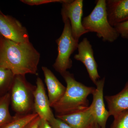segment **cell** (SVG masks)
Returning a JSON list of instances; mask_svg holds the SVG:
<instances>
[{
  "label": "cell",
  "mask_w": 128,
  "mask_h": 128,
  "mask_svg": "<svg viewBox=\"0 0 128 128\" xmlns=\"http://www.w3.org/2000/svg\"><path fill=\"white\" fill-rule=\"evenodd\" d=\"M38 128H53L49 122L45 120L41 119Z\"/></svg>",
  "instance_id": "obj_23"
},
{
  "label": "cell",
  "mask_w": 128,
  "mask_h": 128,
  "mask_svg": "<svg viewBox=\"0 0 128 128\" xmlns=\"http://www.w3.org/2000/svg\"><path fill=\"white\" fill-rule=\"evenodd\" d=\"M62 4V18L69 19L73 36L76 40L79 41L82 35L89 32L82 25L83 1L66 0Z\"/></svg>",
  "instance_id": "obj_6"
},
{
  "label": "cell",
  "mask_w": 128,
  "mask_h": 128,
  "mask_svg": "<svg viewBox=\"0 0 128 128\" xmlns=\"http://www.w3.org/2000/svg\"><path fill=\"white\" fill-rule=\"evenodd\" d=\"M90 128H100V126H98V124L96 123V122H94V123L92 124V125L90 127Z\"/></svg>",
  "instance_id": "obj_24"
},
{
  "label": "cell",
  "mask_w": 128,
  "mask_h": 128,
  "mask_svg": "<svg viewBox=\"0 0 128 128\" xmlns=\"http://www.w3.org/2000/svg\"><path fill=\"white\" fill-rule=\"evenodd\" d=\"M40 54L30 42L17 43L0 34V67L15 76L38 74Z\"/></svg>",
  "instance_id": "obj_1"
},
{
  "label": "cell",
  "mask_w": 128,
  "mask_h": 128,
  "mask_svg": "<svg viewBox=\"0 0 128 128\" xmlns=\"http://www.w3.org/2000/svg\"><path fill=\"white\" fill-rule=\"evenodd\" d=\"M49 123L53 128H72L64 121L55 117Z\"/></svg>",
  "instance_id": "obj_21"
},
{
  "label": "cell",
  "mask_w": 128,
  "mask_h": 128,
  "mask_svg": "<svg viewBox=\"0 0 128 128\" xmlns=\"http://www.w3.org/2000/svg\"><path fill=\"white\" fill-rule=\"evenodd\" d=\"M0 14H2V12L0 10Z\"/></svg>",
  "instance_id": "obj_25"
},
{
  "label": "cell",
  "mask_w": 128,
  "mask_h": 128,
  "mask_svg": "<svg viewBox=\"0 0 128 128\" xmlns=\"http://www.w3.org/2000/svg\"><path fill=\"white\" fill-rule=\"evenodd\" d=\"M64 23L62 34L56 40L58 46V55L53 68L62 75L72 66L70 57L78 48L79 41L76 40L72 34L71 25L68 18H62Z\"/></svg>",
  "instance_id": "obj_5"
},
{
  "label": "cell",
  "mask_w": 128,
  "mask_h": 128,
  "mask_svg": "<svg viewBox=\"0 0 128 128\" xmlns=\"http://www.w3.org/2000/svg\"><path fill=\"white\" fill-rule=\"evenodd\" d=\"M105 78L98 80L93 95V100L90 107L94 121L100 128H106L108 118L110 116L109 112L105 108L104 100V88Z\"/></svg>",
  "instance_id": "obj_8"
},
{
  "label": "cell",
  "mask_w": 128,
  "mask_h": 128,
  "mask_svg": "<svg viewBox=\"0 0 128 128\" xmlns=\"http://www.w3.org/2000/svg\"><path fill=\"white\" fill-rule=\"evenodd\" d=\"M66 0H22L20 1L25 4L30 6H36L51 2H60L63 3Z\"/></svg>",
  "instance_id": "obj_19"
},
{
  "label": "cell",
  "mask_w": 128,
  "mask_h": 128,
  "mask_svg": "<svg viewBox=\"0 0 128 128\" xmlns=\"http://www.w3.org/2000/svg\"><path fill=\"white\" fill-rule=\"evenodd\" d=\"M114 118L110 128H128V110L119 113Z\"/></svg>",
  "instance_id": "obj_18"
},
{
  "label": "cell",
  "mask_w": 128,
  "mask_h": 128,
  "mask_svg": "<svg viewBox=\"0 0 128 128\" xmlns=\"http://www.w3.org/2000/svg\"><path fill=\"white\" fill-rule=\"evenodd\" d=\"M25 76H15L10 89V102L16 114H27L34 112L36 86L28 82Z\"/></svg>",
  "instance_id": "obj_4"
},
{
  "label": "cell",
  "mask_w": 128,
  "mask_h": 128,
  "mask_svg": "<svg viewBox=\"0 0 128 128\" xmlns=\"http://www.w3.org/2000/svg\"><path fill=\"white\" fill-rule=\"evenodd\" d=\"M121 36L128 38V21L118 24L114 27Z\"/></svg>",
  "instance_id": "obj_20"
},
{
  "label": "cell",
  "mask_w": 128,
  "mask_h": 128,
  "mask_svg": "<svg viewBox=\"0 0 128 128\" xmlns=\"http://www.w3.org/2000/svg\"><path fill=\"white\" fill-rule=\"evenodd\" d=\"M108 20L114 27L128 21V0H106Z\"/></svg>",
  "instance_id": "obj_11"
},
{
  "label": "cell",
  "mask_w": 128,
  "mask_h": 128,
  "mask_svg": "<svg viewBox=\"0 0 128 128\" xmlns=\"http://www.w3.org/2000/svg\"><path fill=\"white\" fill-rule=\"evenodd\" d=\"M10 103V95L7 92L0 96V128L12 119L10 114L9 106Z\"/></svg>",
  "instance_id": "obj_16"
},
{
  "label": "cell",
  "mask_w": 128,
  "mask_h": 128,
  "mask_svg": "<svg viewBox=\"0 0 128 128\" xmlns=\"http://www.w3.org/2000/svg\"><path fill=\"white\" fill-rule=\"evenodd\" d=\"M41 118L39 116L28 124L25 128H38Z\"/></svg>",
  "instance_id": "obj_22"
},
{
  "label": "cell",
  "mask_w": 128,
  "mask_h": 128,
  "mask_svg": "<svg viewBox=\"0 0 128 128\" xmlns=\"http://www.w3.org/2000/svg\"><path fill=\"white\" fill-rule=\"evenodd\" d=\"M34 93V112L37 114L41 119L50 122L54 118L51 109L48 98L46 94L44 82L38 77Z\"/></svg>",
  "instance_id": "obj_10"
},
{
  "label": "cell",
  "mask_w": 128,
  "mask_h": 128,
  "mask_svg": "<svg viewBox=\"0 0 128 128\" xmlns=\"http://www.w3.org/2000/svg\"><path fill=\"white\" fill-rule=\"evenodd\" d=\"M66 84L64 94L52 107L56 115L70 114L84 110L89 106L88 96L96 88L88 86L76 81L73 74L67 71L62 75Z\"/></svg>",
  "instance_id": "obj_2"
},
{
  "label": "cell",
  "mask_w": 128,
  "mask_h": 128,
  "mask_svg": "<svg viewBox=\"0 0 128 128\" xmlns=\"http://www.w3.org/2000/svg\"><path fill=\"white\" fill-rule=\"evenodd\" d=\"M0 34L17 43L30 42L26 28L16 19L3 14H0Z\"/></svg>",
  "instance_id": "obj_7"
},
{
  "label": "cell",
  "mask_w": 128,
  "mask_h": 128,
  "mask_svg": "<svg viewBox=\"0 0 128 128\" xmlns=\"http://www.w3.org/2000/svg\"><path fill=\"white\" fill-rule=\"evenodd\" d=\"M82 23L85 29L89 32L96 33L97 36L104 41L114 42L120 35L108 22L105 0L97 1L94 9L83 18Z\"/></svg>",
  "instance_id": "obj_3"
},
{
  "label": "cell",
  "mask_w": 128,
  "mask_h": 128,
  "mask_svg": "<svg viewBox=\"0 0 128 128\" xmlns=\"http://www.w3.org/2000/svg\"><path fill=\"white\" fill-rule=\"evenodd\" d=\"M48 92V98L50 107L52 108L60 100L66 90L64 86L54 74L46 66H42Z\"/></svg>",
  "instance_id": "obj_12"
},
{
  "label": "cell",
  "mask_w": 128,
  "mask_h": 128,
  "mask_svg": "<svg viewBox=\"0 0 128 128\" xmlns=\"http://www.w3.org/2000/svg\"><path fill=\"white\" fill-rule=\"evenodd\" d=\"M105 98L110 116L128 110V81L121 92L114 96H105Z\"/></svg>",
  "instance_id": "obj_14"
},
{
  "label": "cell",
  "mask_w": 128,
  "mask_h": 128,
  "mask_svg": "<svg viewBox=\"0 0 128 128\" xmlns=\"http://www.w3.org/2000/svg\"><path fill=\"white\" fill-rule=\"evenodd\" d=\"M56 117L72 128H90L95 122L90 106L81 111Z\"/></svg>",
  "instance_id": "obj_13"
},
{
  "label": "cell",
  "mask_w": 128,
  "mask_h": 128,
  "mask_svg": "<svg viewBox=\"0 0 128 128\" xmlns=\"http://www.w3.org/2000/svg\"><path fill=\"white\" fill-rule=\"evenodd\" d=\"M78 54L74 58L82 62L86 68L89 77L96 85L100 78L98 70V64L95 59L94 52L91 44L86 38H84L78 44Z\"/></svg>",
  "instance_id": "obj_9"
},
{
  "label": "cell",
  "mask_w": 128,
  "mask_h": 128,
  "mask_svg": "<svg viewBox=\"0 0 128 128\" xmlns=\"http://www.w3.org/2000/svg\"><path fill=\"white\" fill-rule=\"evenodd\" d=\"M38 116L37 114L34 112L27 114H16L10 121L1 128H25L28 124Z\"/></svg>",
  "instance_id": "obj_15"
},
{
  "label": "cell",
  "mask_w": 128,
  "mask_h": 128,
  "mask_svg": "<svg viewBox=\"0 0 128 128\" xmlns=\"http://www.w3.org/2000/svg\"><path fill=\"white\" fill-rule=\"evenodd\" d=\"M15 76L9 69L0 67V96L11 89Z\"/></svg>",
  "instance_id": "obj_17"
}]
</instances>
